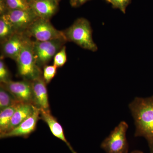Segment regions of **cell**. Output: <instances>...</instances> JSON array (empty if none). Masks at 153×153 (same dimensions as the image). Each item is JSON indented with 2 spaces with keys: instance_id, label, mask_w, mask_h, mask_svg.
I'll list each match as a JSON object with an SVG mask.
<instances>
[{
  "instance_id": "obj_1",
  "label": "cell",
  "mask_w": 153,
  "mask_h": 153,
  "mask_svg": "<svg viewBox=\"0 0 153 153\" xmlns=\"http://www.w3.org/2000/svg\"><path fill=\"white\" fill-rule=\"evenodd\" d=\"M129 108L134 120L135 137H143L147 141L150 153H153V96L136 97Z\"/></svg>"
},
{
  "instance_id": "obj_2",
  "label": "cell",
  "mask_w": 153,
  "mask_h": 153,
  "mask_svg": "<svg viewBox=\"0 0 153 153\" xmlns=\"http://www.w3.org/2000/svg\"><path fill=\"white\" fill-rule=\"evenodd\" d=\"M63 31L67 41L73 42L81 48L92 52L98 50L92 38L90 22L87 19L78 18L71 26Z\"/></svg>"
},
{
  "instance_id": "obj_3",
  "label": "cell",
  "mask_w": 153,
  "mask_h": 153,
  "mask_svg": "<svg viewBox=\"0 0 153 153\" xmlns=\"http://www.w3.org/2000/svg\"><path fill=\"white\" fill-rule=\"evenodd\" d=\"M33 42L28 36L16 61L19 76L30 81L41 76L42 74L41 68L37 65L34 56Z\"/></svg>"
},
{
  "instance_id": "obj_4",
  "label": "cell",
  "mask_w": 153,
  "mask_h": 153,
  "mask_svg": "<svg viewBox=\"0 0 153 153\" xmlns=\"http://www.w3.org/2000/svg\"><path fill=\"white\" fill-rule=\"evenodd\" d=\"M128 125L121 121L102 142L100 147L106 153H128L126 132Z\"/></svg>"
},
{
  "instance_id": "obj_5",
  "label": "cell",
  "mask_w": 153,
  "mask_h": 153,
  "mask_svg": "<svg viewBox=\"0 0 153 153\" xmlns=\"http://www.w3.org/2000/svg\"><path fill=\"white\" fill-rule=\"evenodd\" d=\"M66 42L67 41L65 39L33 41V52L37 65L40 68L47 65L57 52L65 46Z\"/></svg>"
},
{
  "instance_id": "obj_6",
  "label": "cell",
  "mask_w": 153,
  "mask_h": 153,
  "mask_svg": "<svg viewBox=\"0 0 153 153\" xmlns=\"http://www.w3.org/2000/svg\"><path fill=\"white\" fill-rule=\"evenodd\" d=\"M25 33L30 38L33 37L37 41H46L57 39L66 40L63 31L56 29L50 20L41 18L36 19Z\"/></svg>"
},
{
  "instance_id": "obj_7",
  "label": "cell",
  "mask_w": 153,
  "mask_h": 153,
  "mask_svg": "<svg viewBox=\"0 0 153 153\" xmlns=\"http://www.w3.org/2000/svg\"><path fill=\"white\" fill-rule=\"evenodd\" d=\"M12 25L16 33H25L29 27L38 18L32 10H9L2 15Z\"/></svg>"
},
{
  "instance_id": "obj_8",
  "label": "cell",
  "mask_w": 153,
  "mask_h": 153,
  "mask_svg": "<svg viewBox=\"0 0 153 153\" xmlns=\"http://www.w3.org/2000/svg\"><path fill=\"white\" fill-rule=\"evenodd\" d=\"M39 119H40V109L35 106L33 112L29 117L12 130L0 134V137L3 139L20 137L26 138L35 131Z\"/></svg>"
},
{
  "instance_id": "obj_9",
  "label": "cell",
  "mask_w": 153,
  "mask_h": 153,
  "mask_svg": "<svg viewBox=\"0 0 153 153\" xmlns=\"http://www.w3.org/2000/svg\"><path fill=\"white\" fill-rule=\"evenodd\" d=\"M10 92L17 100L22 103L33 104V88L32 82L24 79L22 81L11 80L7 83H1Z\"/></svg>"
},
{
  "instance_id": "obj_10",
  "label": "cell",
  "mask_w": 153,
  "mask_h": 153,
  "mask_svg": "<svg viewBox=\"0 0 153 153\" xmlns=\"http://www.w3.org/2000/svg\"><path fill=\"white\" fill-rule=\"evenodd\" d=\"M27 36L26 33H16L1 43V57L11 58L16 62Z\"/></svg>"
},
{
  "instance_id": "obj_11",
  "label": "cell",
  "mask_w": 153,
  "mask_h": 153,
  "mask_svg": "<svg viewBox=\"0 0 153 153\" xmlns=\"http://www.w3.org/2000/svg\"><path fill=\"white\" fill-rule=\"evenodd\" d=\"M33 88V104L39 109L50 110L47 83L40 76L31 81Z\"/></svg>"
},
{
  "instance_id": "obj_12",
  "label": "cell",
  "mask_w": 153,
  "mask_h": 153,
  "mask_svg": "<svg viewBox=\"0 0 153 153\" xmlns=\"http://www.w3.org/2000/svg\"><path fill=\"white\" fill-rule=\"evenodd\" d=\"M31 10L39 18L50 20L59 9L56 0H33L30 3Z\"/></svg>"
},
{
  "instance_id": "obj_13",
  "label": "cell",
  "mask_w": 153,
  "mask_h": 153,
  "mask_svg": "<svg viewBox=\"0 0 153 153\" xmlns=\"http://www.w3.org/2000/svg\"><path fill=\"white\" fill-rule=\"evenodd\" d=\"M40 119L47 124L52 134L62 141L64 142L72 153H76L71 146L70 143L66 139L62 126L57 121L56 118L51 114L50 111L40 109Z\"/></svg>"
},
{
  "instance_id": "obj_14",
  "label": "cell",
  "mask_w": 153,
  "mask_h": 153,
  "mask_svg": "<svg viewBox=\"0 0 153 153\" xmlns=\"http://www.w3.org/2000/svg\"><path fill=\"white\" fill-rule=\"evenodd\" d=\"M34 106L35 105L31 103H20L12 117L7 131L4 133L16 127L29 117L33 112Z\"/></svg>"
},
{
  "instance_id": "obj_15",
  "label": "cell",
  "mask_w": 153,
  "mask_h": 153,
  "mask_svg": "<svg viewBox=\"0 0 153 153\" xmlns=\"http://www.w3.org/2000/svg\"><path fill=\"white\" fill-rule=\"evenodd\" d=\"M20 103L22 102H18L1 110L0 111V134L4 133L7 131L10 122L12 117Z\"/></svg>"
},
{
  "instance_id": "obj_16",
  "label": "cell",
  "mask_w": 153,
  "mask_h": 153,
  "mask_svg": "<svg viewBox=\"0 0 153 153\" xmlns=\"http://www.w3.org/2000/svg\"><path fill=\"white\" fill-rule=\"evenodd\" d=\"M21 102L15 98L13 94L6 89L2 85L0 87V110L7 108L9 106Z\"/></svg>"
},
{
  "instance_id": "obj_17",
  "label": "cell",
  "mask_w": 153,
  "mask_h": 153,
  "mask_svg": "<svg viewBox=\"0 0 153 153\" xmlns=\"http://www.w3.org/2000/svg\"><path fill=\"white\" fill-rule=\"evenodd\" d=\"M16 31L10 23L4 18L0 16V41L4 42L13 36Z\"/></svg>"
},
{
  "instance_id": "obj_18",
  "label": "cell",
  "mask_w": 153,
  "mask_h": 153,
  "mask_svg": "<svg viewBox=\"0 0 153 153\" xmlns=\"http://www.w3.org/2000/svg\"><path fill=\"white\" fill-rule=\"evenodd\" d=\"M9 10H30V3L26 0H5Z\"/></svg>"
},
{
  "instance_id": "obj_19",
  "label": "cell",
  "mask_w": 153,
  "mask_h": 153,
  "mask_svg": "<svg viewBox=\"0 0 153 153\" xmlns=\"http://www.w3.org/2000/svg\"><path fill=\"white\" fill-rule=\"evenodd\" d=\"M67 61L66 47L64 46L53 58V65L57 68L62 67Z\"/></svg>"
},
{
  "instance_id": "obj_20",
  "label": "cell",
  "mask_w": 153,
  "mask_h": 153,
  "mask_svg": "<svg viewBox=\"0 0 153 153\" xmlns=\"http://www.w3.org/2000/svg\"><path fill=\"white\" fill-rule=\"evenodd\" d=\"M11 74L8 68L3 60L1 57L0 60V82L4 84L11 81Z\"/></svg>"
},
{
  "instance_id": "obj_21",
  "label": "cell",
  "mask_w": 153,
  "mask_h": 153,
  "mask_svg": "<svg viewBox=\"0 0 153 153\" xmlns=\"http://www.w3.org/2000/svg\"><path fill=\"white\" fill-rule=\"evenodd\" d=\"M43 69V78L47 84L51 82L57 73V67L54 65H46Z\"/></svg>"
},
{
  "instance_id": "obj_22",
  "label": "cell",
  "mask_w": 153,
  "mask_h": 153,
  "mask_svg": "<svg viewBox=\"0 0 153 153\" xmlns=\"http://www.w3.org/2000/svg\"><path fill=\"white\" fill-rule=\"evenodd\" d=\"M108 4H111L113 8L119 9L124 14L126 13V9L131 3V0H105Z\"/></svg>"
},
{
  "instance_id": "obj_23",
  "label": "cell",
  "mask_w": 153,
  "mask_h": 153,
  "mask_svg": "<svg viewBox=\"0 0 153 153\" xmlns=\"http://www.w3.org/2000/svg\"><path fill=\"white\" fill-rule=\"evenodd\" d=\"M90 0H69V3L73 7H78Z\"/></svg>"
},
{
  "instance_id": "obj_24",
  "label": "cell",
  "mask_w": 153,
  "mask_h": 153,
  "mask_svg": "<svg viewBox=\"0 0 153 153\" xmlns=\"http://www.w3.org/2000/svg\"><path fill=\"white\" fill-rule=\"evenodd\" d=\"M9 10L5 0H0V15H4Z\"/></svg>"
},
{
  "instance_id": "obj_25",
  "label": "cell",
  "mask_w": 153,
  "mask_h": 153,
  "mask_svg": "<svg viewBox=\"0 0 153 153\" xmlns=\"http://www.w3.org/2000/svg\"><path fill=\"white\" fill-rule=\"evenodd\" d=\"M131 153H143V152L140 150H134Z\"/></svg>"
},
{
  "instance_id": "obj_26",
  "label": "cell",
  "mask_w": 153,
  "mask_h": 153,
  "mask_svg": "<svg viewBox=\"0 0 153 153\" xmlns=\"http://www.w3.org/2000/svg\"><path fill=\"white\" fill-rule=\"evenodd\" d=\"M26 1H27L28 3H30V2L32 1H33V0H26Z\"/></svg>"
},
{
  "instance_id": "obj_27",
  "label": "cell",
  "mask_w": 153,
  "mask_h": 153,
  "mask_svg": "<svg viewBox=\"0 0 153 153\" xmlns=\"http://www.w3.org/2000/svg\"><path fill=\"white\" fill-rule=\"evenodd\" d=\"M56 1H58V2H59V1H60V0H56Z\"/></svg>"
}]
</instances>
